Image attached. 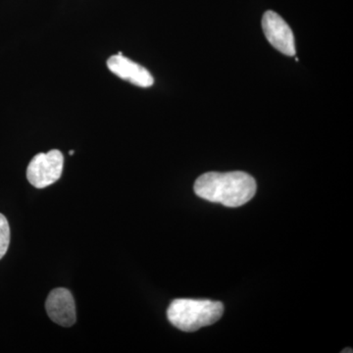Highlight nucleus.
I'll use <instances>...</instances> for the list:
<instances>
[{
  "label": "nucleus",
  "mask_w": 353,
  "mask_h": 353,
  "mask_svg": "<svg viewBox=\"0 0 353 353\" xmlns=\"http://www.w3.org/2000/svg\"><path fill=\"white\" fill-rule=\"evenodd\" d=\"M256 189L253 176L241 171L209 172L199 176L194 183L196 196L233 208L248 203L256 194Z\"/></svg>",
  "instance_id": "f257e3e1"
},
{
  "label": "nucleus",
  "mask_w": 353,
  "mask_h": 353,
  "mask_svg": "<svg viewBox=\"0 0 353 353\" xmlns=\"http://www.w3.org/2000/svg\"><path fill=\"white\" fill-rule=\"evenodd\" d=\"M224 314L220 301L204 299H175L167 310L169 321L183 332H196L219 321Z\"/></svg>",
  "instance_id": "f03ea898"
},
{
  "label": "nucleus",
  "mask_w": 353,
  "mask_h": 353,
  "mask_svg": "<svg viewBox=\"0 0 353 353\" xmlns=\"http://www.w3.org/2000/svg\"><path fill=\"white\" fill-rule=\"evenodd\" d=\"M64 157L60 150L39 153L32 158L27 169V178L37 189L50 187L59 180L63 172Z\"/></svg>",
  "instance_id": "7ed1b4c3"
},
{
  "label": "nucleus",
  "mask_w": 353,
  "mask_h": 353,
  "mask_svg": "<svg viewBox=\"0 0 353 353\" xmlns=\"http://www.w3.org/2000/svg\"><path fill=\"white\" fill-rule=\"evenodd\" d=\"M262 29L272 46L288 57L296 55V43L292 29L279 14L267 11L262 18Z\"/></svg>",
  "instance_id": "20e7f679"
},
{
  "label": "nucleus",
  "mask_w": 353,
  "mask_h": 353,
  "mask_svg": "<svg viewBox=\"0 0 353 353\" xmlns=\"http://www.w3.org/2000/svg\"><path fill=\"white\" fill-rule=\"evenodd\" d=\"M46 312L53 322L62 327H71L76 323V305L71 292L64 288L53 290L46 303Z\"/></svg>",
  "instance_id": "39448f33"
},
{
  "label": "nucleus",
  "mask_w": 353,
  "mask_h": 353,
  "mask_svg": "<svg viewBox=\"0 0 353 353\" xmlns=\"http://www.w3.org/2000/svg\"><path fill=\"white\" fill-rule=\"evenodd\" d=\"M108 67L114 75L138 87L150 88L154 83V79L148 69L125 57L122 52L109 57Z\"/></svg>",
  "instance_id": "423d86ee"
},
{
  "label": "nucleus",
  "mask_w": 353,
  "mask_h": 353,
  "mask_svg": "<svg viewBox=\"0 0 353 353\" xmlns=\"http://www.w3.org/2000/svg\"><path fill=\"white\" fill-rule=\"evenodd\" d=\"M10 243V227L6 216L0 213V259L6 254Z\"/></svg>",
  "instance_id": "0eeeda50"
},
{
  "label": "nucleus",
  "mask_w": 353,
  "mask_h": 353,
  "mask_svg": "<svg viewBox=\"0 0 353 353\" xmlns=\"http://www.w3.org/2000/svg\"><path fill=\"white\" fill-rule=\"evenodd\" d=\"M74 153H75V152H74V150H70L69 154L74 155Z\"/></svg>",
  "instance_id": "6e6552de"
},
{
  "label": "nucleus",
  "mask_w": 353,
  "mask_h": 353,
  "mask_svg": "<svg viewBox=\"0 0 353 353\" xmlns=\"http://www.w3.org/2000/svg\"><path fill=\"white\" fill-rule=\"evenodd\" d=\"M343 352H350V353H352V350H350H350H343Z\"/></svg>",
  "instance_id": "1a4fd4ad"
}]
</instances>
